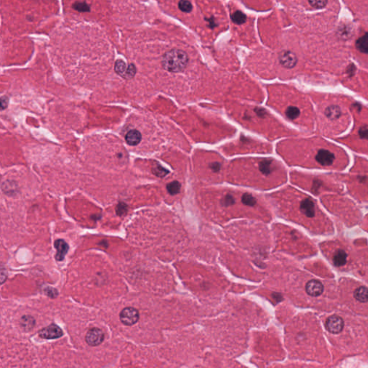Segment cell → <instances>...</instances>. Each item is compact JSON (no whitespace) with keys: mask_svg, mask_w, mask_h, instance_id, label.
<instances>
[{"mask_svg":"<svg viewBox=\"0 0 368 368\" xmlns=\"http://www.w3.org/2000/svg\"><path fill=\"white\" fill-rule=\"evenodd\" d=\"M316 162L323 167H329L333 165L335 156L332 152L327 150H319L315 156Z\"/></svg>","mask_w":368,"mask_h":368,"instance_id":"8","label":"cell"},{"mask_svg":"<svg viewBox=\"0 0 368 368\" xmlns=\"http://www.w3.org/2000/svg\"><path fill=\"white\" fill-rule=\"evenodd\" d=\"M279 62L285 68H292L297 63V58L291 51H283L279 55Z\"/></svg>","mask_w":368,"mask_h":368,"instance_id":"9","label":"cell"},{"mask_svg":"<svg viewBox=\"0 0 368 368\" xmlns=\"http://www.w3.org/2000/svg\"><path fill=\"white\" fill-rule=\"evenodd\" d=\"M210 168H211L212 171H214V172H219V170H220L221 168L220 163H216V162H215V163H211V164H210Z\"/></svg>","mask_w":368,"mask_h":368,"instance_id":"30","label":"cell"},{"mask_svg":"<svg viewBox=\"0 0 368 368\" xmlns=\"http://www.w3.org/2000/svg\"><path fill=\"white\" fill-rule=\"evenodd\" d=\"M330 259L335 267L343 268L348 263L349 255L347 251L342 247H335L330 252Z\"/></svg>","mask_w":368,"mask_h":368,"instance_id":"2","label":"cell"},{"mask_svg":"<svg viewBox=\"0 0 368 368\" xmlns=\"http://www.w3.org/2000/svg\"><path fill=\"white\" fill-rule=\"evenodd\" d=\"M141 140V133L137 129L129 130L125 135L126 143L130 146H138Z\"/></svg>","mask_w":368,"mask_h":368,"instance_id":"11","label":"cell"},{"mask_svg":"<svg viewBox=\"0 0 368 368\" xmlns=\"http://www.w3.org/2000/svg\"><path fill=\"white\" fill-rule=\"evenodd\" d=\"M235 199H234L233 196L230 194L226 195V196H224V199L221 201V205H222L223 207H225L232 205V204H235Z\"/></svg>","mask_w":368,"mask_h":368,"instance_id":"26","label":"cell"},{"mask_svg":"<svg viewBox=\"0 0 368 368\" xmlns=\"http://www.w3.org/2000/svg\"><path fill=\"white\" fill-rule=\"evenodd\" d=\"M179 7L182 12H190L193 9L192 4L188 1H180L179 2Z\"/></svg>","mask_w":368,"mask_h":368,"instance_id":"24","label":"cell"},{"mask_svg":"<svg viewBox=\"0 0 368 368\" xmlns=\"http://www.w3.org/2000/svg\"><path fill=\"white\" fill-rule=\"evenodd\" d=\"M56 252V259L58 261H62L65 258V255L68 252L69 247L68 245L63 240H58L55 242Z\"/></svg>","mask_w":368,"mask_h":368,"instance_id":"10","label":"cell"},{"mask_svg":"<svg viewBox=\"0 0 368 368\" xmlns=\"http://www.w3.org/2000/svg\"><path fill=\"white\" fill-rule=\"evenodd\" d=\"M120 319L124 325H134L138 322L139 319L138 311L132 307L124 308L120 313Z\"/></svg>","mask_w":368,"mask_h":368,"instance_id":"3","label":"cell"},{"mask_svg":"<svg viewBox=\"0 0 368 368\" xmlns=\"http://www.w3.org/2000/svg\"><path fill=\"white\" fill-rule=\"evenodd\" d=\"M232 20L235 24L243 25L245 23L247 18H246V15L241 11H236L232 14Z\"/></svg>","mask_w":368,"mask_h":368,"instance_id":"17","label":"cell"},{"mask_svg":"<svg viewBox=\"0 0 368 368\" xmlns=\"http://www.w3.org/2000/svg\"><path fill=\"white\" fill-rule=\"evenodd\" d=\"M259 168L263 174L268 175V174H271V170H272V161L271 160H263V161L260 162Z\"/></svg>","mask_w":368,"mask_h":368,"instance_id":"19","label":"cell"},{"mask_svg":"<svg viewBox=\"0 0 368 368\" xmlns=\"http://www.w3.org/2000/svg\"><path fill=\"white\" fill-rule=\"evenodd\" d=\"M344 324V321L340 316L334 315L327 319L326 328L332 334H339L342 331Z\"/></svg>","mask_w":368,"mask_h":368,"instance_id":"7","label":"cell"},{"mask_svg":"<svg viewBox=\"0 0 368 368\" xmlns=\"http://www.w3.org/2000/svg\"><path fill=\"white\" fill-rule=\"evenodd\" d=\"M311 7L315 9H322L323 7H325L326 4H327V1H309Z\"/></svg>","mask_w":368,"mask_h":368,"instance_id":"27","label":"cell"},{"mask_svg":"<svg viewBox=\"0 0 368 368\" xmlns=\"http://www.w3.org/2000/svg\"><path fill=\"white\" fill-rule=\"evenodd\" d=\"M353 296L356 301L360 303H367L368 302V288L363 285H360L355 288Z\"/></svg>","mask_w":368,"mask_h":368,"instance_id":"12","label":"cell"},{"mask_svg":"<svg viewBox=\"0 0 368 368\" xmlns=\"http://www.w3.org/2000/svg\"><path fill=\"white\" fill-rule=\"evenodd\" d=\"M73 8L80 12H90V6L85 1H76L72 5Z\"/></svg>","mask_w":368,"mask_h":368,"instance_id":"20","label":"cell"},{"mask_svg":"<svg viewBox=\"0 0 368 368\" xmlns=\"http://www.w3.org/2000/svg\"><path fill=\"white\" fill-rule=\"evenodd\" d=\"M306 292L312 297L322 296L324 291V284L320 280L311 279L307 282L305 286Z\"/></svg>","mask_w":368,"mask_h":368,"instance_id":"6","label":"cell"},{"mask_svg":"<svg viewBox=\"0 0 368 368\" xmlns=\"http://www.w3.org/2000/svg\"><path fill=\"white\" fill-rule=\"evenodd\" d=\"M136 72V67H135V65L131 63V64H129L128 66H127V72H126L123 79H127V80H130V79H132V78L135 76Z\"/></svg>","mask_w":368,"mask_h":368,"instance_id":"23","label":"cell"},{"mask_svg":"<svg viewBox=\"0 0 368 368\" xmlns=\"http://www.w3.org/2000/svg\"><path fill=\"white\" fill-rule=\"evenodd\" d=\"M127 67L126 65L125 62L124 61L119 59L115 62V71L117 74L120 75L122 77L124 78V75L127 72Z\"/></svg>","mask_w":368,"mask_h":368,"instance_id":"15","label":"cell"},{"mask_svg":"<svg viewBox=\"0 0 368 368\" xmlns=\"http://www.w3.org/2000/svg\"><path fill=\"white\" fill-rule=\"evenodd\" d=\"M35 324V319L31 316H24L23 317H22L21 320H20L21 327L23 329H25V330H32Z\"/></svg>","mask_w":368,"mask_h":368,"instance_id":"16","label":"cell"},{"mask_svg":"<svg viewBox=\"0 0 368 368\" xmlns=\"http://www.w3.org/2000/svg\"><path fill=\"white\" fill-rule=\"evenodd\" d=\"M242 202L245 205L253 207L256 204V199L249 193H245L242 197Z\"/></svg>","mask_w":368,"mask_h":368,"instance_id":"22","label":"cell"},{"mask_svg":"<svg viewBox=\"0 0 368 368\" xmlns=\"http://www.w3.org/2000/svg\"><path fill=\"white\" fill-rule=\"evenodd\" d=\"M188 62V55L184 51L173 49L164 54L161 63L163 68L166 71L178 73L185 69Z\"/></svg>","mask_w":368,"mask_h":368,"instance_id":"1","label":"cell"},{"mask_svg":"<svg viewBox=\"0 0 368 368\" xmlns=\"http://www.w3.org/2000/svg\"><path fill=\"white\" fill-rule=\"evenodd\" d=\"M166 187L167 191H168L170 194L176 195L180 192L182 185L177 181H174V182L168 184Z\"/></svg>","mask_w":368,"mask_h":368,"instance_id":"18","label":"cell"},{"mask_svg":"<svg viewBox=\"0 0 368 368\" xmlns=\"http://www.w3.org/2000/svg\"><path fill=\"white\" fill-rule=\"evenodd\" d=\"M63 332L60 327L56 324H51L48 327H45L43 330L39 331V335L43 339H54L61 337Z\"/></svg>","mask_w":368,"mask_h":368,"instance_id":"4","label":"cell"},{"mask_svg":"<svg viewBox=\"0 0 368 368\" xmlns=\"http://www.w3.org/2000/svg\"><path fill=\"white\" fill-rule=\"evenodd\" d=\"M9 104V99L7 96H2L1 98V109L4 110V109L7 108V106Z\"/></svg>","mask_w":368,"mask_h":368,"instance_id":"29","label":"cell"},{"mask_svg":"<svg viewBox=\"0 0 368 368\" xmlns=\"http://www.w3.org/2000/svg\"><path fill=\"white\" fill-rule=\"evenodd\" d=\"M285 115L290 120H295L300 115V110L296 107H289L285 110Z\"/></svg>","mask_w":368,"mask_h":368,"instance_id":"21","label":"cell"},{"mask_svg":"<svg viewBox=\"0 0 368 368\" xmlns=\"http://www.w3.org/2000/svg\"><path fill=\"white\" fill-rule=\"evenodd\" d=\"M85 339L89 345L96 347L103 342L104 335L99 329L92 328L87 332Z\"/></svg>","mask_w":368,"mask_h":368,"instance_id":"5","label":"cell"},{"mask_svg":"<svg viewBox=\"0 0 368 368\" xmlns=\"http://www.w3.org/2000/svg\"><path fill=\"white\" fill-rule=\"evenodd\" d=\"M356 48L363 54H368V32L356 41Z\"/></svg>","mask_w":368,"mask_h":368,"instance_id":"14","label":"cell"},{"mask_svg":"<svg viewBox=\"0 0 368 368\" xmlns=\"http://www.w3.org/2000/svg\"><path fill=\"white\" fill-rule=\"evenodd\" d=\"M341 111L338 106L332 105L325 110V115L330 120H337L341 116Z\"/></svg>","mask_w":368,"mask_h":368,"instance_id":"13","label":"cell"},{"mask_svg":"<svg viewBox=\"0 0 368 368\" xmlns=\"http://www.w3.org/2000/svg\"><path fill=\"white\" fill-rule=\"evenodd\" d=\"M153 173L155 174V176H159V177H163L168 174V171L165 169L160 165H156L153 168Z\"/></svg>","mask_w":368,"mask_h":368,"instance_id":"25","label":"cell"},{"mask_svg":"<svg viewBox=\"0 0 368 368\" xmlns=\"http://www.w3.org/2000/svg\"><path fill=\"white\" fill-rule=\"evenodd\" d=\"M359 134L361 138L368 139V126H364L361 127L359 131Z\"/></svg>","mask_w":368,"mask_h":368,"instance_id":"28","label":"cell"}]
</instances>
